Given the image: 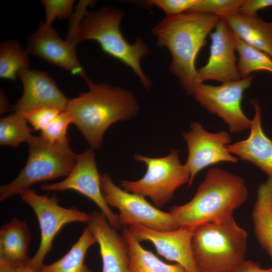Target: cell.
I'll return each mask as SVG.
<instances>
[{
	"label": "cell",
	"mask_w": 272,
	"mask_h": 272,
	"mask_svg": "<svg viewBox=\"0 0 272 272\" xmlns=\"http://www.w3.org/2000/svg\"><path fill=\"white\" fill-rule=\"evenodd\" d=\"M220 20L207 14L186 12L167 16L152 29L158 46L165 47L170 51V71L189 95H193L201 84L195 68L196 56Z\"/></svg>",
	"instance_id": "1"
},
{
	"label": "cell",
	"mask_w": 272,
	"mask_h": 272,
	"mask_svg": "<svg viewBox=\"0 0 272 272\" xmlns=\"http://www.w3.org/2000/svg\"><path fill=\"white\" fill-rule=\"evenodd\" d=\"M248 191L244 179L219 168L208 169L193 198L172 207L169 213L179 228L193 231L210 223L231 217L246 200Z\"/></svg>",
	"instance_id": "2"
},
{
	"label": "cell",
	"mask_w": 272,
	"mask_h": 272,
	"mask_svg": "<svg viewBox=\"0 0 272 272\" xmlns=\"http://www.w3.org/2000/svg\"><path fill=\"white\" fill-rule=\"evenodd\" d=\"M87 84L89 90L70 99L66 110L73 123L93 150L99 148L106 130L112 124L135 116L139 106L128 90L105 83Z\"/></svg>",
	"instance_id": "3"
},
{
	"label": "cell",
	"mask_w": 272,
	"mask_h": 272,
	"mask_svg": "<svg viewBox=\"0 0 272 272\" xmlns=\"http://www.w3.org/2000/svg\"><path fill=\"white\" fill-rule=\"evenodd\" d=\"M124 15L122 10L110 7L87 12L77 30L76 44L87 40L96 41L104 52L130 67L144 88L149 89L151 82L141 62L151 50L140 37L133 44L126 40L120 30Z\"/></svg>",
	"instance_id": "4"
},
{
	"label": "cell",
	"mask_w": 272,
	"mask_h": 272,
	"mask_svg": "<svg viewBox=\"0 0 272 272\" xmlns=\"http://www.w3.org/2000/svg\"><path fill=\"white\" fill-rule=\"evenodd\" d=\"M247 233L233 217L193 231L191 247L198 272H228L245 259Z\"/></svg>",
	"instance_id": "5"
},
{
	"label": "cell",
	"mask_w": 272,
	"mask_h": 272,
	"mask_svg": "<svg viewBox=\"0 0 272 272\" xmlns=\"http://www.w3.org/2000/svg\"><path fill=\"white\" fill-rule=\"evenodd\" d=\"M28 143L27 162L15 179L1 186V201L20 194L35 183L67 176L74 167L77 155L69 144H51L40 135H33Z\"/></svg>",
	"instance_id": "6"
},
{
	"label": "cell",
	"mask_w": 272,
	"mask_h": 272,
	"mask_svg": "<svg viewBox=\"0 0 272 272\" xmlns=\"http://www.w3.org/2000/svg\"><path fill=\"white\" fill-rule=\"evenodd\" d=\"M134 158L145 164L146 172L138 180H121V186L129 192L148 197L157 207L166 204L175 191L189 181V173L181 163L177 150H172L168 155L162 158L136 154Z\"/></svg>",
	"instance_id": "7"
},
{
	"label": "cell",
	"mask_w": 272,
	"mask_h": 272,
	"mask_svg": "<svg viewBox=\"0 0 272 272\" xmlns=\"http://www.w3.org/2000/svg\"><path fill=\"white\" fill-rule=\"evenodd\" d=\"M22 200L34 211L40 228L41 240L35 255L27 264L37 269H41L44 258L52 247L54 237L65 224L73 222L88 223L91 214L76 208H65L58 203L55 195H39L30 188L19 194Z\"/></svg>",
	"instance_id": "8"
},
{
	"label": "cell",
	"mask_w": 272,
	"mask_h": 272,
	"mask_svg": "<svg viewBox=\"0 0 272 272\" xmlns=\"http://www.w3.org/2000/svg\"><path fill=\"white\" fill-rule=\"evenodd\" d=\"M101 189L109 206L119 211L122 228L141 225L156 230L171 231L179 228L170 213L160 211L145 197L129 192L115 185L108 174L101 175Z\"/></svg>",
	"instance_id": "9"
},
{
	"label": "cell",
	"mask_w": 272,
	"mask_h": 272,
	"mask_svg": "<svg viewBox=\"0 0 272 272\" xmlns=\"http://www.w3.org/2000/svg\"><path fill=\"white\" fill-rule=\"evenodd\" d=\"M254 76L219 86L200 85L193 97L209 112L216 114L228 125L231 132H240L250 127L251 120L244 113L241 106L244 92L249 88Z\"/></svg>",
	"instance_id": "10"
},
{
	"label": "cell",
	"mask_w": 272,
	"mask_h": 272,
	"mask_svg": "<svg viewBox=\"0 0 272 272\" xmlns=\"http://www.w3.org/2000/svg\"><path fill=\"white\" fill-rule=\"evenodd\" d=\"M101 178V175L96 166L94 150L90 148L76 155L74 167L64 180L42 184L40 188L46 191L75 190L94 202L114 229H122L118 215L111 210L104 199Z\"/></svg>",
	"instance_id": "11"
},
{
	"label": "cell",
	"mask_w": 272,
	"mask_h": 272,
	"mask_svg": "<svg viewBox=\"0 0 272 272\" xmlns=\"http://www.w3.org/2000/svg\"><path fill=\"white\" fill-rule=\"evenodd\" d=\"M183 138L188 147V157L184 166L190 174L188 185L204 168L222 162L236 163L237 158L227 150L231 142L229 134L222 131L210 132L198 122H193L190 129L184 132Z\"/></svg>",
	"instance_id": "12"
},
{
	"label": "cell",
	"mask_w": 272,
	"mask_h": 272,
	"mask_svg": "<svg viewBox=\"0 0 272 272\" xmlns=\"http://www.w3.org/2000/svg\"><path fill=\"white\" fill-rule=\"evenodd\" d=\"M210 38L208 60L197 70L198 82L215 80L223 84L241 79L235 55V34L224 19H220Z\"/></svg>",
	"instance_id": "13"
},
{
	"label": "cell",
	"mask_w": 272,
	"mask_h": 272,
	"mask_svg": "<svg viewBox=\"0 0 272 272\" xmlns=\"http://www.w3.org/2000/svg\"><path fill=\"white\" fill-rule=\"evenodd\" d=\"M26 45L29 54L80 76L86 82L90 79L78 60L76 46L62 40L51 25L40 22L37 29L27 36Z\"/></svg>",
	"instance_id": "14"
},
{
	"label": "cell",
	"mask_w": 272,
	"mask_h": 272,
	"mask_svg": "<svg viewBox=\"0 0 272 272\" xmlns=\"http://www.w3.org/2000/svg\"><path fill=\"white\" fill-rule=\"evenodd\" d=\"M127 227L139 242H151L158 254L167 260L176 262L187 272H198L192 251V231L181 228L160 231L141 225Z\"/></svg>",
	"instance_id": "15"
},
{
	"label": "cell",
	"mask_w": 272,
	"mask_h": 272,
	"mask_svg": "<svg viewBox=\"0 0 272 272\" xmlns=\"http://www.w3.org/2000/svg\"><path fill=\"white\" fill-rule=\"evenodd\" d=\"M18 77L23 86V93L12 106L15 112H26L43 107L66 110L70 99L46 73L29 69L21 72Z\"/></svg>",
	"instance_id": "16"
},
{
	"label": "cell",
	"mask_w": 272,
	"mask_h": 272,
	"mask_svg": "<svg viewBox=\"0 0 272 272\" xmlns=\"http://www.w3.org/2000/svg\"><path fill=\"white\" fill-rule=\"evenodd\" d=\"M87 224L99 245L102 272H128L129 256L126 244L103 214L93 211Z\"/></svg>",
	"instance_id": "17"
},
{
	"label": "cell",
	"mask_w": 272,
	"mask_h": 272,
	"mask_svg": "<svg viewBox=\"0 0 272 272\" xmlns=\"http://www.w3.org/2000/svg\"><path fill=\"white\" fill-rule=\"evenodd\" d=\"M250 102L255 108L250 134L244 140L228 145L227 150L231 154L256 166L266 173L268 177H272V141L263 130L260 105L254 99Z\"/></svg>",
	"instance_id": "18"
},
{
	"label": "cell",
	"mask_w": 272,
	"mask_h": 272,
	"mask_svg": "<svg viewBox=\"0 0 272 272\" xmlns=\"http://www.w3.org/2000/svg\"><path fill=\"white\" fill-rule=\"evenodd\" d=\"M223 19L236 36L272 58V21H264L257 14L239 13Z\"/></svg>",
	"instance_id": "19"
},
{
	"label": "cell",
	"mask_w": 272,
	"mask_h": 272,
	"mask_svg": "<svg viewBox=\"0 0 272 272\" xmlns=\"http://www.w3.org/2000/svg\"><path fill=\"white\" fill-rule=\"evenodd\" d=\"M31 239L26 222L14 218L0 229V260L16 266L27 263Z\"/></svg>",
	"instance_id": "20"
},
{
	"label": "cell",
	"mask_w": 272,
	"mask_h": 272,
	"mask_svg": "<svg viewBox=\"0 0 272 272\" xmlns=\"http://www.w3.org/2000/svg\"><path fill=\"white\" fill-rule=\"evenodd\" d=\"M252 219L256 238L272 260V177L258 188Z\"/></svg>",
	"instance_id": "21"
},
{
	"label": "cell",
	"mask_w": 272,
	"mask_h": 272,
	"mask_svg": "<svg viewBox=\"0 0 272 272\" xmlns=\"http://www.w3.org/2000/svg\"><path fill=\"white\" fill-rule=\"evenodd\" d=\"M129 256L128 272H187L179 264L166 263L144 248L127 227L122 229Z\"/></svg>",
	"instance_id": "22"
},
{
	"label": "cell",
	"mask_w": 272,
	"mask_h": 272,
	"mask_svg": "<svg viewBox=\"0 0 272 272\" xmlns=\"http://www.w3.org/2000/svg\"><path fill=\"white\" fill-rule=\"evenodd\" d=\"M96 243L94 234L87 226L63 257L50 264L44 265L41 269L44 272H92L84 263V259L89 248Z\"/></svg>",
	"instance_id": "23"
},
{
	"label": "cell",
	"mask_w": 272,
	"mask_h": 272,
	"mask_svg": "<svg viewBox=\"0 0 272 272\" xmlns=\"http://www.w3.org/2000/svg\"><path fill=\"white\" fill-rule=\"evenodd\" d=\"M28 52L14 40H8L0 45V77L15 81L19 74L29 70Z\"/></svg>",
	"instance_id": "24"
},
{
	"label": "cell",
	"mask_w": 272,
	"mask_h": 272,
	"mask_svg": "<svg viewBox=\"0 0 272 272\" xmlns=\"http://www.w3.org/2000/svg\"><path fill=\"white\" fill-rule=\"evenodd\" d=\"M235 48L238 53L237 67L241 78L253 72L264 71L272 74V58L244 41L235 35Z\"/></svg>",
	"instance_id": "25"
},
{
	"label": "cell",
	"mask_w": 272,
	"mask_h": 272,
	"mask_svg": "<svg viewBox=\"0 0 272 272\" xmlns=\"http://www.w3.org/2000/svg\"><path fill=\"white\" fill-rule=\"evenodd\" d=\"M23 112H15L0 120V145L17 148L23 142H27L33 137L32 130Z\"/></svg>",
	"instance_id": "26"
},
{
	"label": "cell",
	"mask_w": 272,
	"mask_h": 272,
	"mask_svg": "<svg viewBox=\"0 0 272 272\" xmlns=\"http://www.w3.org/2000/svg\"><path fill=\"white\" fill-rule=\"evenodd\" d=\"M243 0H199L188 12H198L224 19L239 13Z\"/></svg>",
	"instance_id": "27"
},
{
	"label": "cell",
	"mask_w": 272,
	"mask_h": 272,
	"mask_svg": "<svg viewBox=\"0 0 272 272\" xmlns=\"http://www.w3.org/2000/svg\"><path fill=\"white\" fill-rule=\"evenodd\" d=\"M71 123H73V118L71 114L66 110L62 111L41 131L40 136L51 144H67V129Z\"/></svg>",
	"instance_id": "28"
},
{
	"label": "cell",
	"mask_w": 272,
	"mask_h": 272,
	"mask_svg": "<svg viewBox=\"0 0 272 272\" xmlns=\"http://www.w3.org/2000/svg\"><path fill=\"white\" fill-rule=\"evenodd\" d=\"M45 13V24L51 25L56 19H67L73 15V0H42Z\"/></svg>",
	"instance_id": "29"
},
{
	"label": "cell",
	"mask_w": 272,
	"mask_h": 272,
	"mask_svg": "<svg viewBox=\"0 0 272 272\" xmlns=\"http://www.w3.org/2000/svg\"><path fill=\"white\" fill-rule=\"evenodd\" d=\"M61 112L56 107H43L23 113L28 123L35 130L42 131Z\"/></svg>",
	"instance_id": "30"
},
{
	"label": "cell",
	"mask_w": 272,
	"mask_h": 272,
	"mask_svg": "<svg viewBox=\"0 0 272 272\" xmlns=\"http://www.w3.org/2000/svg\"><path fill=\"white\" fill-rule=\"evenodd\" d=\"M199 0H148L145 2L162 10L167 16L178 15L188 12Z\"/></svg>",
	"instance_id": "31"
},
{
	"label": "cell",
	"mask_w": 272,
	"mask_h": 272,
	"mask_svg": "<svg viewBox=\"0 0 272 272\" xmlns=\"http://www.w3.org/2000/svg\"><path fill=\"white\" fill-rule=\"evenodd\" d=\"M270 7H272V0H243L239 13L247 16L255 15L258 11Z\"/></svg>",
	"instance_id": "32"
},
{
	"label": "cell",
	"mask_w": 272,
	"mask_h": 272,
	"mask_svg": "<svg viewBox=\"0 0 272 272\" xmlns=\"http://www.w3.org/2000/svg\"><path fill=\"white\" fill-rule=\"evenodd\" d=\"M228 272H272V266L264 269L256 262L244 260Z\"/></svg>",
	"instance_id": "33"
},
{
	"label": "cell",
	"mask_w": 272,
	"mask_h": 272,
	"mask_svg": "<svg viewBox=\"0 0 272 272\" xmlns=\"http://www.w3.org/2000/svg\"><path fill=\"white\" fill-rule=\"evenodd\" d=\"M0 272H16V265L0 260Z\"/></svg>",
	"instance_id": "34"
},
{
	"label": "cell",
	"mask_w": 272,
	"mask_h": 272,
	"mask_svg": "<svg viewBox=\"0 0 272 272\" xmlns=\"http://www.w3.org/2000/svg\"><path fill=\"white\" fill-rule=\"evenodd\" d=\"M1 113H3L6 112H8L9 110L10 107H11L6 96L3 91H1Z\"/></svg>",
	"instance_id": "35"
},
{
	"label": "cell",
	"mask_w": 272,
	"mask_h": 272,
	"mask_svg": "<svg viewBox=\"0 0 272 272\" xmlns=\"http://www.w3.org/2000/svg\"><path fill=\"white\" fill-rule=\"evenodd\" d=\"M16 272H44L42 269H37L27 263L16 266Z\"/></svg>",
	"instance_id": "36"
}]
</instances>
